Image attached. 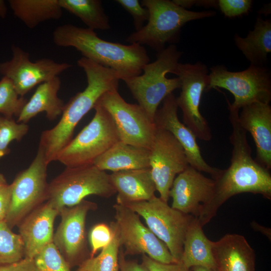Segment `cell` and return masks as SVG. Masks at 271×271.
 Segmentation results:
<instances>
[{
    "instance_id": "6da1fadb",
    "label": "cell",
    "mask_w": 271,
    "mask_h": 271,
    "mask_svg": "<svg viewBox=\"0 0 271 271\" xmlns=\"http://www.w3.org/2000/svg\"><path fill=\"white\" fill-rule=\"evenodd\" d=\"M229 110L232 126L229 138L232 145L230 164L220 170L214 180V191L211 199L201 207L198 219L203 227L214 217L219 208L231 197L243 193L259 194L271 199V175L251 157L246 131L238 123L239 112Z\"/></svg>"
},
{
    "instance_id": "7a4b0ae2",
    "label": "cell",
    "mask_w": 271,
    "mask_h": 271,
    "mask_svg": "<svg viewBox=\"0 0 271 271\" xmlns=\"http://www.w3.org/2000/svg\"><path fill=\"white\" fill-rule=\"evenodd\" d=\"M85 72L87 85L65 104L62 116L52 128L42 132L38 148L47 164L56 161L61 151L72 140L75 128L83 116L94 108L105 92L118 89L120 77L115 71L82 57L77 61Z\"/></svg>"
},
{
    "instance_id": "3957f363",
    "label": "cell",
    "mask_w": 271,
    "mask_h": 271,
    "mask_svg": "<svg viewBox=\"0 0 271 271\" xmlns=\"http://www.w3.org/2000/svg\"><path fill=\"white\" fill-rule=\"evenodd\" d=\"M52 39L57 46L73 47L83 57L115 71L121 80L141 75L143 67L150 62L148 54L142 45L105 41L87 28L72 24L59 26L54 30Z\"/></svg>"
},
{
    "instance_id": "277c9868",
    "label": "cell",
    "mask_w": 271,
    "mask_h": 271,
    "mask_svg": "<svg viewBox=\"0 0 271 271\" xmlns=\"http://www.w3.org/2000/svg\"><path fill=\"white\" fill-rule=\"evenodd\" d=\"M141 5L149 11L148 22L126 40L131 44L147 45L157 53L164 50L167 44L179 42L181 28L186 23L216 15L212 11H189L169 0H142Z\"/></svg>"
},
{
    "instance_id": "5b68a950",
    "label": "cell",
    "mask_w": 271,
    "mask_h": 271,
    "mask_svg": "<svg viewBox=\"0 0 271 271\" xmlns=\"http://www.w3.org/2000/svg\"><path fill=\"white\" fill-rule=\"evenodd\" d=\"M182 54L175 44L170 45L157 53L155 61L143 67V74L122 80L138 104L154 121L160 104L175 90L181 87L179 77L168 78L166 74L173 73Z\"/></svg>"
},
{
    "instance_id": "8992f818",
    "label": "cell",
    "mask_w": 271,
    "mask_h": 271,
    "mask_svg": "<svg viewBox=\"0 0 271 271\" xmlns=\"http://www.w3.org/2000/svg\"><path fill=\"white\" fill-rule=\"evenodd\" d=\"M109 174L94 165L66 167L49 183L47 201L59 211L89 195L109 198L116 193Z\"/></svg>"
},
{
    "instance_id": "52a82bcc",
    "label": "cell",
    "mask_w": 271,
    "mask_h": 271,
    "mask_svg": "<svg viewBox=\"0 0 271 271\" xmlns=\"http://www.w3.org/2000/svg\"><path fill=\"white\" fill-rule=\"evenodd\" d=\"M94 115L61 151L56 161L66 167L93 165L95 160L119 142L114 121L108 112L96 104Z\"/></svg>"
},
{
    "instance_id": "ba28073f",
    "label": "cell",
    "mask_w": 271,
    "mask_h": 271,
    "mask_svg": "<svg viewBox=\"0 0 271 271\" xmlns=\"http://www.w3.org/2000/svg\"><path fill=\"white\" fill-rule=\"evenodd\" d=\"M206 90L217 87L229 91L234 100L228 108L239 111L242 107L259 102L269 104L271 100V72L264 66L250 64L245 70L232 72L225 66L217 65L210 68Z\"/></svg>"
},
{
    "instance_id": "9c48e42d",
    "label": "cell",
    "mask_w": 271,
    "mask_h": 271,
    "mask_svg": "<svg viewBox=\"0 0 271 271\" xmlns=\"http://www.w3.org/2000/svg\"><path fill=\"white\" fill-rule=\"evenodd\" d=\"M144 219L148 227L167 246L177 262H180L186 231L194 217L170 206L155 196L148 201L124 205Z\"/></svg>"
},
{
    "instance_id": "30bf717a",
    "label": "cell",
    "mask_w": 271,
    "mask_h": 271,
    "mask_svg": "<svg viewBox=\"0 0 271 271\" xmlns=\"http://www.w3.org/2000/svg\"><path fill=\"white\" fill-rule=\"evenodd\" d=\"M96 104L106 109L112 117L120 141L151 149L157 127L140 105L125 101L118 89L105 92Z\"/></svg>"
},
{
    "instance_id": "8fae6325",
    "label": "cell",
    "mask_w": 271,
    "mask_h": 271,
    "mask_svg": "<svg viewBox=\"0 0 271 271\" xmlns=\"http://www.w3.org/2000/svg\"><path fill=\"white\" fill-rule=\"evenodd\" d=\"M48 165L43 151L38 148L30 165L19 172L12 183L11 204L5 220L11 229L47 200Z\"/></svg>"
},
{
    "instance_id": "7c38bea8",
    "label": "cell",
    "mask_w": 271,
    "mask_h": 271,
    "mask_svg": "<svg viewBox=\"0 0 271 271\" xmlns=\"http://www.w3.org/2000/svg\"><path fill=\"white\" fill-rule=\"evenodd\" d=\"M173 74L181 81V90L176 100L182 112L184 124L199 139L211 140L212 136L210 128L199 109L202 93L208 83L207 66L201 62L194 64L179 63Z\"/></svg>"
},
{
    "instance_id": "4fadbf2b",
    "label": "cell",
    "mask_w": 271,
    "mask_h": 271,
    "mask_svg": "<svg viewBox=\"0 0 271 271\" xmlns=\"http://www.w3.org/2000/svg\"><path fill=\"white\" fill-rule=\"evenodd\" d=\"M115 221L110 226L115 231L124 254H146L164 263L177 262L166 245L141 221L140 216L127 206L115 204Z\"/></svg>"
},
{
    "instance_id": "5bb4252c",
    "label": "cell",
    "mask_w": 271,
    "mask_h": 271,
    "mask_svg": "<svg viewBox=\"0 0 271 271\" xmlns=\"http://www.w3.org/2000/svg\"><path fill=\"white\" fill-rule=\"evenodd\" d=\"M96 208V203L83 200L59 211L61 222L54 234L53 243L71 268L79 266L90 257L87 248L85 221L88 212Z\"/></svg>"
},
{
    "instance_id": "9a60e30c",
    "label": "cell",
    "mask_w": 271,
    "mask_h": 271,
    "mask_svg": "<svg viewBox=\"0 0 271 271\" xmlns=\"http://www.w3.org/2000/svg\"><path fill=\"white\" fill-rule=\"evenodd\" d=\"M150 168L160 198L168 203L176 176L189 165L185 151L169 131L157 128L150 150Z\"/></svg>"
},
{
    "instance_id": "2e32d148",
    "label": "cell",
    "mask_w": 271,
    "mask_h": 271,
    "mask_svg": "<svg viewBox=\"0 0 271 271\" xmlns=\"http://www.w3.org/2000/svg\"><path fill=\"white\" fill-rule=\"evenodd\" d=\"M12 50V59L0 63V73L12 81L21 97L38 84L58 76L71 67L68 63L46 58L32 62L29 54L19 46H13Z\"/></svg>"
},
{
    "instance_id": "e0dca14e",
    "label": "cell",
    "mask_w": 271,
    "mask_h": 271,
    "mask_svg": "<svg viewBox=\"0 0 271 271\" xmlns=\"http://www.w3.org/2000/svg\"><path fill=\"white\" fill-rule=\"evenodd\" d=\"M178 106L173 93L167 96L158 109L154 118L157 128L170 132L183 147L189 164L200 172L209 174L212 179L219 174L220 169L210 166L204 159L192 131L182 123L178 116Z\"/></svg>"
},
{
    "instance_id": "ac0fdd59",
    "label": "cell",
    "mask_w": 271,
    "mask_h": 271,
    "mask_svg": "<svg viewBox=\"0 0 271 271\" xmlns=\"http://www.w3.org/2000/svg\"><path fill=\"white\" fill-rule=\"evenodd\" d=\"M214 188L213 179L189 165L173 181L169 192L171 207L197 218L202 206L212 197Z\"/></svg>"
},
{
    "instance_id": "d6986e66",
    "label": "cell",
    "mask_w": 271,
    "mask_h": 271,
    "mask_svg": "<svg viewBox=\"0 0 271 271\" xmlns=\"http://www.w3.org/2000/svg\"><path fill=\"white\" fill-rule=\"evenodd\" d=\"M59 214L48 201L37 207L19 223V234L24 244L25 256L34 258L53 242L54 223Z\"/></svg>"
},
{
    "instance_id": "ffe728a7",
    "label": "cell",
    "mask_w": 271,
    "mask_h": 271,
    "mask_svg": "<svg viewBox=\"0 0 271 271\" xmlns=\"http://www.w3.org/2000/svg\"><path fill=\"white\" fill-rule=\"evenodd\" d=\"M238 123L250 132L256 147L255 161L265 168L271 169V106L255 102L241 108Z\"/></svg>"
},
{
    "instance_id": "44dd1931",
    "label": "cell",
    "mask_w": 271,
    "mask_h": 271,
    "mask_svg": "<svg viewBox=\"0 0 271 271\" xmlns=\"http://www.w3.org/2000/svg\"><path fill=\"white\" fill-rule=\"evenodd\" d=\"M211 245L218 271H255L254 251L243 236L227 234Z\"/></svg>"
},
{
    "instance_id": "7402d4cb",
    "label": "cell",
    "mask_w": 271,
    "mask_h": 271,
    "mask_svg": "<svg viewBox=\"0 0 271 271\" xmlns=\"http://www.w3.org/2000/svg\"><path fill=\"white\" fill-rule=\"evenodd\" d=\"M109 177L117 193V204L148 201L155 196L157 190L150 168L114 172Z\"/></svg>"
},
{
    "instance_id": "603a6c76",
    "label": "cell",
    "mask_w": 271,
    "mask_h": 271,
    "mask_svg": "<svg viewBox=\"0 0 271 271\" xmlns=\"http://www.w3.org/2000/svg\"><path fill=\"white\" fill-rule=\"evenodd\" d=\"M61 84L59 76L40 84L23 107L17 122L27 123L43 112H45L47 118L50 121L62 115L65 104L58 96Z\"/></svg>"
},
{
    "instance_id": "cb8c5ba5",
    "label": "cell",
    "mask_w": 271,
    "mask_h": 271,
    "mask_svg": "<svg viewBox=\"0 0 271 271\" xmlns=\"http://www.w3.org/2000/svg\"><path fill=\"white\" fill-rule=\"evenodd\" d=\"M149 149L117 142L98 157L93 165L102 171L112 172L150 168Z\"/></svg>"
},
{
    "instance_id": "d4e9b609",
    "label": "cell",
    "mask_w": 271,
    "mask_h": 271,
    "mask_svg": "<svg viewBox=\"0 0 271 271\" xmlns=\"http://www.w3.org/2000/svg\"><path fill=\"white\" fill-rule=\"evenodd\" d=\"M236 47L242 52L250 64L264 66L267 55L271 52V21L257 17L252 30L245 37L238 34L234 37Z\"/></svg>"
},
{
    "instance_id": "484cf974",
    "label": "cell",
    "mask_w": 271,
    "mask_h": 271,
    "mask_svg": "<svg viewBox=\"0 0 271 271\" xmlns=\"http://www.w3.org/2000/svg\"><path fill=\"white\" fill-rule=\"evenodd\" d=\"M211 242L205 235L198 218L194 217L185 234L180 262L190 269L196 266L217 268Z\"/></svg>"
},
{
    "instance_id": "4316f807",
    "label": "cell",
    "mask_w": 271,
    "mask_h": 271,
    "mask_svg": "<svg viewBox=\"0 0 271 271\" xmlns=\"http://www.w3.org/2000/svg\"><path fill=\"white\" fill-rule=\"evenodd\" d=\"M9 3L15 16L30 29L62 16L59 0H10Z\"/></svg>"
},
{
    "instance_id": "83f0119b",
    "label": "cell",
    "mask_w": 271,
    "mask_h": 271,
    "mask_svg": "<svg viewBox=\"0 0 271 271\" xmlns=\"http://www.w3.org/2000/svg\"><path fill=\"white\" fill-rule=\"evenodd\" d=\"M61 7L79 18L92 30H108V18L99 0H59Z\"/></svg>"
},
{
    "instance_id": "f1b7e54d",
    "label": "cell",
    "mask_w": 271,
    "mask_h": 271,
    "mask_svg": "<svg viewBox=\"0 0 271 271\" xmlns=\"http://www.w3.org/2000/svg\"><path fill=\"white\" fill-rule=\"evenodd\" d=\"M110 227L112 237L109 243L101 249L98 255L89 257L78 268L85 271H119L118 256L121 245L115 230Z\"/></svg>"
},
{
    "instance_id": "f546056e",
    "label": "cell",
    "mask_w": 271,
    "mask_h": 271,
    "mask_svg": "<svg viewBox=\"0 0 271 271\" xmlns=\"http://www.w3.org/2000/svg\"><path fill=\"white\" fill-rule=\"evenodd\" d=\"M24 256L20 235L13 232L5 220L0 222V265L17 262Z\"/></svg>"
},
{
    "instance_id": "4dcf8cb0",
    "label": "cell",
    "mask_w": 271,
    "mask_h": 271,
    "mask_svg": "<svg viewBox=\"0 0 271 271\" xmlns=\"http://www.w3.org/2000/svg\"><path fill=\"white\" fill-rule=\"evenodd\" d=\"M27 101L19 95L12 81L3 76L0 80V113L8 118L18 117Z\"/></svg>"
},
{
    "instance_id": "1f68e13d",
    "label": "cell",
    "mask_w": 271,
    "mask_h": 271,
    "mask_svg": "<svg viewBox=\"0 0 271 271\" xmlns=\"http://www.w3.org/2000/svg\"><path fill=\"white\" fill-rule=\"evenodd\" d=\"M29 129L27 123H19L13 118L0 116V159L10 153L9 145L11 142L22 140Z\"/></svg>"
},
{
    "instance_id": "d6a6232c",
    "label": "cell",
    "mask_w": 271,
    "mask_h": 271,
    "mask_svg": "<svg viewBox=\"0 0 271 271\" xmlns=\"http://www.w3.org/2000/svg\"><path fill=\"white\" fill-rule=\"evenodd\" d=\"M34 259L38 271H71L53 242L44 247Z\"/></svg>"
},
{
    "instance_id": "836d02e7",
    "label": "cell",
    "mask_w": 271,
    "mask_h": 271,
    "mask_svg": "<svg viewBox=\"0 0 271 271\" xmlns=\"http://www.w3.org/2000/svg\"><path fill=\"white\" fill-rule=\"evenodd\" d=\"M112 237V231L110 226L104 223L94 225L89 235L91 246L90 257L94 256L97 251L107 245Z\"/></svg>"
},
{
    "instance_id": "e575fe53",
    "label": "cell",
    "mask_w": 271,
    "mask_h": 271,
    "mask_svg": "<svg viewBox=\"0 0 271 271\" xmlns=\"http://www.w3.org/2000/svg\"><path fill=\"white\" fill-rule=\"evenodd\" d=\"M252 5L251 0H219L218 8L225 17L233 18L248 14Z\"/></svg>"
},
{
    "instance_id": "d590c367",
    "label": "cell",
    "mask_w": 271,
    "mask_h": 271,
    "mask_svg": "<svg viewBox=\"0 0 271 271\" xmlns=\"http://www.w3.org/2000/svg\"><path fill=\"white\" fill-rule=\"evenodd\" d=\"M115 2L132 16L135 31L140 30L144 26V23L148 21L149 11L138 0H116Z\"/></svg>"
},
{
    "instance_id": "8d00e7d4",
    "label": "cell",
    "mask_w": 271,
    "mask_h": 271,
    "mask_svg": "<svg viewBox=\"0 0 271 271\" xmlns=\"http://www.w3.org/2000/svg\"><path fill=\"white\" fill-rule=\"evenodd\" d=\"M142 263L149 271H191L182 263H164L157 261L146 254H143Z\"/></svg>"
},
{
    "instance_id": "74e56055",
    "label": "cell",
    "mask_w": 271,
    "mask_h": 271,
    "mask_svg": "<svg viewBox=\"0 0 271 271\" xmlns=\"http://www.w3.org/2000/svg\"><path fill=\"white\" fill-rule=\"evenodd\" d=\"M0 271H38L34 258L24 257L17 262L0 265Z\"/></svg>"
},
{
    "instance_id": "f35d334b",
    "label": "cell",
    "mask_w": 271,
    "mask_h": 271,
    "mask_svg": "<svg viewBox=\"0 0 271 271\" xmlns=\"http://www.w3.org/2000/svg\"><path fill=\"white\" fill-rule=\"evenodd\" d=\"M12 192V184L0 191V222L5 221L9 210Z\"/></svg>"
},
{
    "instance_id": "ab89813d",
    "label": "cell",
    "mask_w": 271,
    "mask_h": 271,
    "mask_svg": "<svg viewBox=\"0 0 271 271\" xmlns=\"http://www.w3.org/2000/svg\"><path fill=\"white\" fill-rule=\"evenodd\" d=\"M118 263L119 271H149L143 263L126 259L122 249L119 250Z\"/></svg>"
},
{
    "instance_id": "60d3db41",
    "label": "cell",
    "mask_w": 271,
    "mask_h": 271,
    "mask_svg": "<svg viewBox=\"0 0 271 271\" xmlns=\"http://www.w3.org/2000/svg\"><path fill=\"white\" fill-rule=\"evenodd\" d=\"M194 5L205 8H218V1L215 0H194Z\"/></svg>"
},
{
    "instance_id": "b9f144b4",
    "label": "cell",
    "mask_w": 271,
    "mask_h": 271,
    "mask_svg": "<svg viewBox=\"0 0 271 271\" xmlns=\"http://www.w3.org/2000/svg\"><path fill=\"white\" fill-rule=\"evenodd\" d=\"M251 225L254 229L256 230V231L257 230L258 231H260L261 233H263L266 236L268 237L269 236L270 237V229H268V228H265L264 227L259 225L258 224H257L256 223L254 222H252Z\"/></svg>"
},
{
    "instance_id": "7bdbcfd3",
    "label": "cell",
    "mask_w": 271,
    "mask_h": 271,
    "mask_svg": "<svg viewBox=\"0 0 271 271\" xmlns=\"http://www.w3.org/2000/svg\"><path fill=\"white\" fill-rule=\"evenodd\" d=\"M7 14V8L5 2L3 0H0V17L5 18Z\"/></svg>"
},
{
    "instance_id": "ee69618b",
    "label": "cell",
    "mask_w": 271,
    "mask_h": 271,
    "mask_svg": "<svg viewBox=\"0 0 271 271\" xmlns=\"http://www.w3.org/2000/svg\"><path fill=\"white\" fill-rule=\"evenodd\" d=\"M192 271H218L217 268H208L201 266H196L191 268Z\"/></svg>"
},
{
    "instance_id": "f6af8a7d",
    "label": "cell",
    "mask_w": 271,
    "mask_h": 271,
    "mask_svg": "<svg viewBox=\"0 0 271 271\" xmlns=\"http://www.w3.org/2000/svg\"><path fill=\"white\" fill-rule=\"evenodd\" d=\"M8 184L4 175L0 173V191Z\"/></svg>"
},
{
    "instance_id": "bcb514c9",
    "label": "cell",
    "mask_w": 271,
    "mask_h": 271,
    "mask_svg": "<svg viewBox=\"0 0 271 271\" xmlns=\"http://www.w3.org/2000/svg\"><path fill=\"white\" fill-rule=\"evenodd\" d=\"M267 6H263L260 10V14H263L265 15L270 13V4L267 5Z\"/></svg>"
},
{
    "instance_id": "7dc6e473",
    "label": "cell",
    "mask_w": 271,
    "mask_h": 271,
    "mask_svg": "<svg viewBox=\"0 0 271 271\" xmlns=\"http://www.w3.org/2000/svg\"><path fill=\"white\" fill-rule=\"evenodd\" d=\"M75 271H85V270H84L83 269H81L79 268H78L77 270H76Z\"/></svg>"
}]
</instances>
